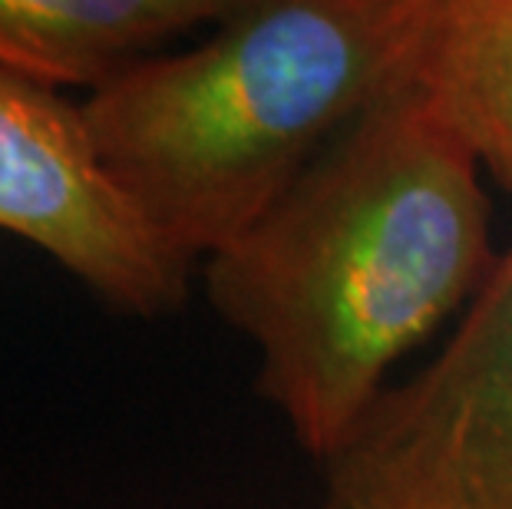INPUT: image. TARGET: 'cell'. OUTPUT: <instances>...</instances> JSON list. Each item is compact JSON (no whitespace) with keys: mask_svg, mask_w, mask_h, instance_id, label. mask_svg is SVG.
<instances>
[{"mask_svg":"<svg viewBox=\"0 0 512 509\" xmlns=\"http://www.w3.org/2000/svg\"><path fill=\"white\" fill-rule=\"evenodd\" d=\"M496 258L483 169L403 83L205 262V298L252 341L258 397L321 467L403 357L466 311Z\"/></svg>","mask_w":512,"mask_h":509,"instance_id":"cell-1","label":"cell"},{"mask_svg":"<svg viewBox=\"0 0 512 509\" xmlns=\"http://www.w3.org/2000/svg\"><path fill=\"white\" fill-rule=\"evenodd\" d=\"M427 0H235L209 34L86 96L96 156L185 265L238 242L410 83Z\"/></svg>","mask_w":512,"mask_h":509,"instance_id":"cell-2","label":"cell"},{"mask_svg":"<svg viewBox=\"0 0 512 509\" xmlns=\"http://www.w3.org/2000/svg\"><path fill=\"white\" fill-rule=\"evenodd\" d=\"M321 473L324 509H512V242L440 354Z\"/></svg>","mask_w":512,"mask_h":509,"instance_id":"cell-3","label":"cell"},{"mask_svg":"<svg viewBox=\"0 0 512 509\" xmlns=\"http://www.w3.org/2000/svg\"><path fill=\"white\" fill-rule=\"evenodd\" d=\"M0 232L24 238L126 318L156 321L189 298L185 265L96 156L83 103L0 70Z\"/></svg>","mask_w":512,"mask_h":509,"instance_id":"cell-4","label":"cell"},{"mask_svg":"<svg viewBox=\"0 0 512 509\" xmlns=\"http://www.w3.org/2000/svg\"><path fill=\"white\" fill-rule=\"evenodd\" d=\"M228 10L232 0H0V70L96 93Z\"/></svg>","mask_w":512,"mask_h":509,"instance_id":"cell-5","label":"cell"},{"mask_svg":"<svg viewBox=\"0 0 512 509\" xmlns=\"http://www.w3.org/2000/svg\"><path fill=\"white\" fill-rule=\"evenodd\" d=\"M410 83L512 196V0H427Z\"/></svg>","mask_w":512,"mask_h":509,"instance_id":"cell-6","label":"cell"}]
</instances>
